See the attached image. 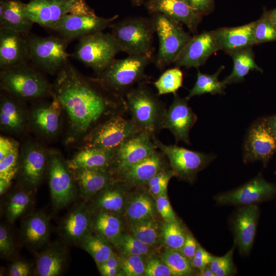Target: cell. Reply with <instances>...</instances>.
I'll return each instance as SVG.
<instances>
[{
    "mask_svg": "<svg viewBox=\"0 0 276 276\" xmlns=\"http://www.w3.org/2000/svg\"><path fill=\"white\" fill-rule=\"evenodd\" d=\"M120 51L111 34L101 31L80 39L72 56L98 75L110 65Z\"/></svg>",
    "mask_w": 276,
    "mask_h": 276,
    "instance_id": "52a82bcc",
    "label": "cell"
},
{
    "mask_svg": "<svg viewBox=\"0 0 276 276\" xmlns=\"http://www.w3.org/2000/svg\"><path fill=\"white\" fill-rule=\"evenodd\" d=\"M148 9L153 13H160L172 20L186 25L194 31L201 18L187 0H148Z\"/></svg>",
    "mask_w": 276,
    "mask_h": 276,
    "instance_id": "cb8c5ba5",
    "label": "cell"
},
{
    "mask_svg": "<svg viewBox=\"0 0 276 276\" xmlns=\"http://www.w3.org/2000/svg\"><path fill=\"white\" fill-rule=\"evenodd\" d=\"M157 149L166 156L174 175L192 181L198 172L213 160V155L193 151L176 145H166L157 136L152 137Z\"/></svg>",
    "mask_w": 276,
    "mask_h": 276,
    "instance_id": "30bf717a",
    "label": "cell"
},
{
    "mask_svg": "<svg viewBox=\"0 0 276 276\" xmlns=\"http://www.w3.org/2000/svg\"><path fill=\"white\" fill-rule=\"evenodd\" d=\"M19 100L9 94L1 96L0 126L6 132H24L29 124V116Z\"/></svg>",
    "mask_w": 276,
    "mask_h": 276,
    "instance_id": "484cf974",
    "label": "cell"
},
{
    "mask_svg": "<svg viewBox=\"0 0 276 276\" xmlns=\"http://www.w3.org/2000/svg\"><path fill=\"white\" fill-rule=\"evenodd\" d=\"M132 3L136 6H140L142 4L144 0H130Z\"/></svg>",
    "mask_w": 276,
    "mask_h": 276,
    "instance_id": "003e7915",
    "label": "cell"
},
{
    "mask_svg": "<svg viewBox=\"0 0 276 276\" xmlns=\"http://www.w3.org/2000/svg\"><path fill=\"white\" fill-rule=\"evenodd\" d=\"M71 171L84 200L92 198L115 179L109 169H80Z\"/></svg>",
    "mask_w": 276,
    "mask_h": 276,
    "instance_id": "4316f807",
    "label": "cell"
},
{
    "mask_svg": "<svg viewBox=\"0 0 276 276\" xmlns=\"http://www.w3.org/2000/svg\"><path fill=\"white\" fill-rule=\"evenodd\" d=\"M276 152V136L266 119L254 123L247 133L244 146L243 160L247 163L261 161L266 166Z\"/></svg>",
    "mask_w": 276,
    "mask_h": 276,
    "instance_id": "9a60e30c",
    "label": "cell"
},
{
    "mask_svg": "<svg viewBox=\"0 0 276 276\" xmlns=\"http://www.w3.org/2000/svg\"><path fill=\"white\" fill-rule=\"evenodd\" d=\"M102 275L103 276H114L119 275L121 268H108L99 269Z\"/></svg>",
    "mask_w": 276,
    "mask_h": 276,
    "instance_id": "6125c7cd",
    "label": "cell"
},
{
    "mask_svg": "<svg viewBox=\"0 0 276 276\" xmlns=\"http://www.w3.org/2000/svg\"><path fill=\"white\" fill-rule=\"evenodd\" d=\"M49 187L52 203L56 209L71 203L76 194V182L67 162L56 151L48 157Z\"/></svg>",
    "mask_w": 276,
    "mask_h": 276,
    "instance_id": "8fae6325",
    "label": "cell"
},
{
    "mask_svg": "<svg viewBox=\"0 0 276 276\" xmlns=\"http://www.w3.org/2000/svg\"><path fill=\"white\" fill-rule=\"evenodd\" d=\"M97 266L99 269L108 268H121L119 257L114 253L106 261Z\"/></svg>",
    "mask_w": 276,
    "mask_h": 276,
    "instance_id": "94428289",
    "label": "cell"
},
{
    "mask_svg": "<svg viewBox=\"0 0 276 276\" xmlns=\"http://www.w3.org/2000/svg\"><path fill=\"white\" fill-rule=\"evenodd\" d=\"M214 257L198 244L196 253L191 260L192 264L195 269L200 272L209 265Z\"/></svg>",
    "mask_w": 276,
    "mask_h": 276,
    "instance_id": "db71d44e",
    "label": "cell"
},
{
    "mask_svg": "<svg viewBox=\"0 0 276 276\" xmlns=\"http://www.w3.org/2000/svg\"><path fill=\"white\" fill-rule=\"evenodd\" d=\"M114 150L94 147H83L67 161L72 170L80 169H109Z\"/></svg>",
    "mask_w": 276,
    "mask_h": 276,
    "instance_id": "d6a6232c",
    "label": "cell"
},
{
    "mask_svg": "<svg viewBox=\"0 0 276 276\" xmlns=\"http://www.w3.org/2000/svg\"><path fill=\"white\" fill-rule=\"evenodd\" d=\"M78 244L91 256L97 266L106 261L113 253L111 244L93 232Z\"/></svg>",
    "mask_w": 276,
    "mask_h": 276,
    "instance_id": "74e56055",
    "label": "cell"
},
{
    "mask_svg": "<svg viewBox=\"0 0 276 276\" xmlns=\"http://www.w3.org/2000/svg\"><path fill=\"white\" fill-rule=\"evenodd\" d=\"M224 68V66H221L213 75L203 74L198 70L196 81L187 97L190 99L194 96L205 94H221L224 93L226 85L223 83L222 81H219L218 80V76Z\"/></svg>",
    "mask_w": 276,
    "mask_h": 276,
    "instance_id": "f35d334b",
    "label": "cell"
},
{
    "mask_svg": "<svg viewBox=\"0 0 276 276\" xmlns=\"http://www.w3.org/2000/svg\"><path fill=\"white\" fill-rule=\"evenodd\" d=\"M198 275L200 276H216L215 273L211 270L209 266H206L202 271L199 272Z\"/></svg>",
    "mask_w": 276,
    "mask_h": 276,
    "instance_id": "03108f58",
    "label": "cell"
},
{
    "mask_svg": "<svg viewBox=\"0 0 276 276\" xmlns=\"http://www.w3.org/2000/svg\"><path fill=\"white\" fill-rule=\"evenodd\" d=\"M14 251V244L8 228L4 224L0 226V254L2 257L9 258Z\"/></svg>",
    "mask_w": 276,
    "mask_h": 276,
    "instance_id": "f5cc1de1",
    "label": "cell"
},
{
    "mask_svg": "<svg viewBox=\"0 0 276 276\" xmlns=\"http://www.w3.org/2000/svg\"><path fill=\"white\" fill-rule=\"evenodd\" d=\"M123 225L119 215L108 212H98L93 215L92 231L113 245L123 234Z\"/></svg>",
    "mask_w": 276,
    "mask_h": 276,
    "instance_id": "e575fe53",
    "label": "cell"
},
{
    "mask_svg": "<svg viewBox=\"0 0 276 276\" xmlns=\"http://www.w3.org/2000/svg\"><path fill=\"white\" fill-rule=\"evenodd\" d=\"M25 5L20 0H1L0 28L30 33L34 22L26 15Z\"/></svg>",
    "mask_w": 276,
    "mask_h": 276,
    "instance_id": "4dcf8cb0",
    "label": "cell"
},
{
    "mask_svg": "<svg viewBox=\"0 0 276 276\" xmlns=\"http://www.w3.org/2000/svg\"><path fill=\"white\" fill-rule=\"evenodd\" d=\"M191 6L200 15L208 13L212 9L213 0H187Z\"/></svg>",
    "mask_w": 276,
    "mask_h": 276,
    "instance_id": "6f0895ef",
    "label": "cell"
},
{
    "mask_svg": "<svg viewBox=\"0 0 276 276\" xmlns=\"http://www.w3.org/2000/svg\"><path fill=\"white\" fill-rule=\"evenodd\" d=\"M174 176L171 169L167 168L162 170L146 184L148 192L154 198L167 194L169 181Z\"/></svg>",
    "mask_w": 276,
    "mask_h": 276,
    "instance_id": "7dc6e473",
    "label": "cell"
},
{
    "mask_svg": "<svg viewBox=\"0 0 276 276\" xmlns=\"http://www.w3.org/2000/svg\"><path fill=\"white\" fill-rule=\"evenodd\" d=\"M255 38L256 44L276 40V25L265 12L261 18L255 21Z\"/></svg>",
    "mask_w": 276,
    "mask_h": 276,
    "instance_id": "c3c4849f",
    "label": "cell"
},
{
    "mask_svg": "<svg viewBox=\"0 0 276 276\" xmlns=\"http://www.w3.org/2000/svg\"><path fill=\"white\" fill-rule=\"evenodd\" d=\"M77 0H30L26 15L34 22L49 30L70 13Z\"/></svg>",
    "mask_w": 276,
    "mask_h": 276,
    "instance_id": "ac0fdd59",
    "label": "cell"
},
{
    "mask_svg": "<svg viewBox=\"0 0 276 276\" xmlns=\"http://www.w3.org/2000/svg\"><path fill=\"white\" fill-rule=\"evenodd\" d=\"M151 135L140 132L124 142L114 152L109 171L116 177L157 150Z\"/></svg>",
    "mask_w": 276,
    "mask_h": 276,
    "instance_id": "4fadbf2b",
    "label": "cell"
},
{
    "mask_svg": "<svg viewBox=\"0 0 276 276\" xmlns=\"http://www.w3.org/2000/svg\"><path fill=\"white\" fill-rule=\"evenodd\" d=\"M21 231L22 238L27 246L31 249H38L44 246L49 240V219L43 213L31 214L24 220Z\"/></svg>",
    "mask_w": 276,
    "mask_h": 276,
    "instance_id": "f546056e",
    "label": "cell"
},
{
    "mask_svg": "<svg viewBox=\"0 0 276 276\" xmlns=\"http://www.w3.org/2000/svg\"><path fill=\"white\" fill-rule=\"evenodd\" d=\"M120 267L127 276L144 275L146 261L144 256L120 254L118 256Z\"/></svg>",
    "mask_w": 276,
    "mask_h": 276,
    "instance_id": "bcb514c9",
    "label": "cell"
},
{
    "mask_svg": "<svg viewBox=\"0 0 276 276\" xmlns=\"http://www.w3.org/2000/svg\"><path fill=\"white\" fill-rule=\"evenodd\" d=\"M65 249L59 245L50 246L38 255L36 273L39 276H57L63 272L66 261Z\"/></svg>",
    "mask_w": 276,
    "mask_h": 276,
    "instance_id": "836d02e7",
    "label": "cell"
},
{
    "mask_svg": "<svg viewBox=\"0 0 276 276\" xmlns=\"http://www.w3.org/2000/svg\"><path fill=\"white\" fill-rule=\"evenodd\" d=\"M169 165L164 153L157 150L148 157L125 171L116 179L120 181L128 188L145 186L158 172L168 168Z\"/></svg>",
    "mask_w": 276,
    "mask_h": 276,
    "instance_id": "603a6c76",
    "label": "cell"
},
{
    "mask_svg": "<svg viewBox=\"0 0 276 276\" xmlns=\"http://www.w3.org/2000/svg\"><path fill=\"white\" fill-rule=\"evenodd\" d=\"M113 246L122 255H129L150 257L153 252V247L150 246L130 234H122Z\"/></svg>",
    "mask_w": 276,
    "mask_h": 276,
    "instance_id": "7bdbcfd3",
    "label": "cell"
},
{
    "mask_svg": "<svg viewBox=\"0 0 276 276\" xmlns=\"http://www.w3.org/2000/svg\"><path fill=\"white\" fill-rule=\"evenodd\" d=\"M266 120L268 126L276 136V116L269 117Z\"/></svg>",
    "mask_w": 276,
    "mask_h": 276,
    "instance_id": "be15d7a7",
    "label": "cell"
},
{
    "mask_svg": "<svg viewBox=\"0 0 276 276\" xmlns=\"http://www.w3.org/2000/svg\"><path fill=\"white\" fill-rule=\"evenodd\" d=\"M259 217V209L256 204L245 205L235 214L232 227L235 241L239 252L247 256L252 246Z\"/></svg>",
    "mask_w": 276,
    "mask_h": 276,
    "instance_id": "ffe728a7",
    "label": "cell"
},
{
    "mask_svg": "<svg viewBox=\"0 0 276 276\" xmlns=\"http://www.w3.org/2000/svg\"><path fill=\"white\" fill-rule=\"evenodd\" d=\"M52 96L65 113L71 140L84 138L104 121L127 112L124 96L108 89L97 77L84 76L69 62L56 74Z\"/></svg>",
    "mask_w": 276,
    "mask_h": 276,
    "instance_id": "6da1fadb",
    "label": "cell"
},
{
    "mask_svg": "<svg viewBox=\"0 0 276 276\" xmlns=\"http://www.w3.org/2000/svg\"><path fill=\"white\" fill-rule=\"evenodd\" d=\"M276 195V187L259 175L243 186L214 198L221 205H247L269 200Z\"/></svg>",
    "mask_w": 276,
    "mask_h": 276,
    "instance_id": "5bb4252c",
    "label": "cell"
},
{
    "mask_svg": "<svg viewBox=\"0 0 276 276\" xmlns=\"http://www.w3.org/2000/svg\"><path fill=\"white\" fill-rule=\"evenodd\" d=\"M19 169L21 178L28 188L34 189L41 182L45 172L47 157L43 148L29 141L22 146Z\"/></svg>",
    "mask_w": 276,
    "mask_h": 276,
    "instance_id": "d6986e66",
    "label": "cell"
},
{
    "mask_svg": "<svg viewBox=\"0 0 276 276\" xmlns=\"http://www.w3.org/2000/svg\"><path fill=\"white\" fill-rule=\"evenodd\" d=\"M219 50L214 31L203 32L190 38L174 63L178 67L198 68Z\"/></svg>",
    "mask_w": 276,
    "mask_h": 276,
    "instance_id": "e0dca14e",
    "label": "cell"
},
{
    "mask_svg": "<svg viewBox=\"0 0 276 276\" xmlns=\"http://www.w3.org/2000/svg\"><path fill=\"white\" fill-rule=\"evenodd\" d=\"M127 188L122 182L115 179L94 197L91 207L89 206L92 213L108 212L119 215L124 214Z\"/></svg>",
    "mask_w": 276,
    "mask_h": 276,
    "instance_id": "83f0119b",
    "label": "cell"
},
{
    "mask_svg": "<svg viewBox=\"0 0 276 276\" xmlns=\"http://www.w3.org/2000/svg\"><path fill=\"white\" fill-rule=\"evenodd\" d=\"M110 28L120 51L128 55H152L155 32L152 19L129 17L113 22Z\"/></svg>",
    "mask_w": 276,
    "mask_h": 276,
    "instance_id": "5b68a950",
    "label": "cell"
},
{
    "mask_svg": "<svg viewBox=\"0 0 276 276\" xmlns=\"http://www.w3.org/2000/svg\"><path fill=\"white\" fill-rule=\"evenodd\" d=\"M151 59L152 55L144 54L115 59L97 78L108 89L124 97L135 85L149 82L145 70Z\"/></svg>",
    "mask_w": 276,
    "mask_h": 276,
    "instance_id": "277c9868",
    "label": "cell"
},
{
    "mask_svg": "<svg viewBox=\"0 0 276 276\" xmlns=\"http://www.w3.org/2000/svg\"><path fill=\"white\" fill-rule=\"evenodd\" d=\"M1 89L19 100L52 96V85L43 72L27 62L1 70Z\"/></svg>",
    "mask_w": 276,
    "mask_h": 276,
    "instance_id": "3957f363",
    "label": "cell"
},
{
    "mask_svg": "<svg viewBox=\"0 0 276 276\" xmlns=\"http://www.w3.org/2000/svg\"><path fill=\"white\" fill-rule=\"evenodd\" d=\"M255 21L241 26L221 28L214 31L220 50L227 53L256 44Z\"/></svg>",
    "mask_w": 276,
    "mask_h": 276,
    "instance_id": "f1b7e54d",
    "label": "cell"
},
{
    "mask_svg": "<svg viewBox=\"0 0 276 276\" xmlns=\"http://www.w3.org/2000/svg\"><path fill=\"white\" fill-rule=\"evenodd\" d=\"M127 197L125 215L129 224L155 217L158 213L155 198L144 186Z\"/></svg>",
    "mask_w": 276,
    "mask_h": 276,
    "instance_id": "1f68e13d",
    "label": "cell"
},
{
    "mask_svg": "<svg viewBox=\"0 0 276 276\" xmlns=\"http://www.w3.org/2000/svg\"><path fill=\"white\" fill-rule=\"evenodd\" d=\"M162 223L155 217L129 224L130 234L144 243L155 247L160 241Z\"/></svg>",
    "mask_w": 276,
    "mask_h": 276,
    "instance_id": "8d00e7d4",
    "label": "cell"
},
{
    "mask_svg": "<svg viewBox=\"0 0 276 276\" xmlns=\"http://www.w3.org/2000/svg\"><path fill=\"white\" fill-rule=\"evenodd\" d=\"M234 247L222 257H214L208 265L216 276L232 275L236 272L233 260Z\"/></svg>",
    "mask_w": 276,
    "mask_h": 276,
    "instance_id": "681fc988",
    "label": "cell"
},
{
    "mask_svg": "<svg viewBox=\"0 0 276 276\" xmlns=\"http://www.w3.org/2000/svg\"><path fill=\"white\" fill-rule=\"evenodd\" d=\"M93 213L89 207L82 203L72 210L61 226L63 238L71 243H79L92 231Z\"/></svg>",
    "mask_w": 276,
    "mask_h": 276,
    "instance_id": "d4e9b609",
    "label": "cell"
},
{
    "mask_svg": "<svg viewBox=\"0 0 276 276\" xmlns=\"http://www.w3.org/2000/svg\"><path fill=\"white\" fill-rule=\"evenodd\" d=\"M187 233L178 220L164 221L161 231L162 242L167 248L179 251L183 245Z\"/></svg>",
    "mask_w": 276,
    "mask_h": 276,
    "instance_id": "b9f144b4",
    "label": "cell"
},
{
    "mask_svg": "<svg viewBox=\"0 0 276 276\" xmlns=\"http://www.w3.org/2000/svg\"><path fill=\"white\" fill-rule=\"evenodd\" d=\"M198 246V244L193 236L191 233H187L183 245L179 251L191 261L196 253Z\"/></svg>",
    "mask_w": 276,
    "mask_h": 276,
    "instance_id": "9f6ffc18",
    "label": "cell"
},
{
    "mask_svg": "<svg viewBox=\"0 0 276 276\" xmlns=\"http://www.w3.org/2000/svg\"><path fill=\"white\" fill-rule=\"evenodd\" d=\"M68 14L78 15H94V10L86 3L85 0H77Z\"/></svg>",
    "mask_w": 276,
    "mask_h": 276,
    "instance_id": "91938a15",
    "label": "cell"
},
{
    "mask_svg": "<svg viewBox=\"0 0 276 276\" xmlns=\"http://www.w3.org/2000/svg\"><path fill=\"white\" fill-rule=\"evenodd\" d=\"M27 37L30 61L43 73L57 74L69 62L66 40L55 34L41 37L30 33Z\"/></svg>",
    "mask_w": 276,
    "mask_h": 276,
    "instance_id": "8992f818",
    "label": "cell"
},
{
    "mask_svg": "<svg viewBox=\"0 0 276 276\" xmlns=\"http://www.w3.org/2000/svg\"><path fill=\"white\" fill-rule=\"evenodd\" d=\"M32 201L31 192L21 190L13 193L6 203L5 215L9 223H14L28 209Z\"/></svg>",
    "mask_w": 276,
    "mask_h": 276,
    "instance_id": "60d3db41",
    "label": "cell"
},
{
    "mask_svg": "<svg viewBox=\"0 0 276 276\" xmlns=\"http://www.w3.org/2000/svg\"><path fill=\"white\" fill-rule=\"evenodd\" d=\"M173 94V102L165 113L163 128L172 133L176 143L181 141L190 144L189 132L197 117L188 105L189 98H181L176 93Z\"/></svg>",
    "mask_w": 276,
    "mask_h": 276,
    "instance_id": "2e32d148",
    "label": "cell"
},
{
    "mask_svg": "<svg viewBox=\"0 0 276 276\" xmlns=\"http://www.w3.org/2000/svg\"><path fill=\"white\" fill-rule=\"evenodd\" d=\"M19 145L0 160V180L11 184L19 169Z\"/></svg>",
    "mask_w": 276,
    "mask_h": 276,
    "instance_id": "f6af8a7d",
    "label": "cell"
},
{
    "mask_svg": "<svg viewBox=\"0 0 276 276\" xmlns=\"http://www.w3.org/2000/svg\"><path fill=\"white\" fill-rule=\"evenodd\" d=\"M18 143L13 139L5 136L0 137V160L8 155Z\"/></svg>",
    "mask_w": 276,
    "mask_h": 276,
    "instance_id": "680465c9",
    "label": "cell"
},
{
    "mask_svg": "<svg viewBox=\"0 0 276 276\" xmlns=\"http://www.w3.org/2000/svg\"><path fill=\"white\" fill-rule=\"evenodd\" d=\"M154 14L152 20L159 39L155 65L162 70L174 63L191 37L185 31L180 23L162 13Z\"/></svg>",
    "mask_w": 276,
    "mask_h": 276,
    "instance_id": "ba28073f",
    "label": "cell"
},
{
    "mask_svg": "<svg viewBox=\"0 0 276 276\" xmlns=\"http://www.w3.org/2000/svg\"><path fill=\"white\" fill-rule=\"evenodd\" d=\"M62 110L53 97L52 102L39 103L32 107L29 115V124L40 136L52 138L59 133L61 127Z\"/></svg>",
    "mask_w": 276,
    "mask_h": 276,
    "instance_id": "7402d4cb",
    "label": "cell"
},
{
    "mask_svg": "<svg viewBox=\"0 0 276 276\" xmlns=\"http://www.w3.org/2000/svg\"><path fill=\"white\" fill-rule=\"evenodd\" d=\"M30 265L23 261H14L9 266L8 274L10 276H28L31 275Z\"/></svg>",
    "mask_w": 276,
    "mask_h": 276,
    "instance_id": "11a10c76",
    "label": "cell"
},
{
    "mask_svg": "<svg viewBox=\"0 0 276 276\" xmlns=\"http://www.w3.org/2000/svg\"><path fill=\"white\" fill-rule=\"evenodd\" d=\"M159 258L170 268L173 276L191 275L194 272L191 261L179 250L167 248Z\"/></svg>",
    "mask_w": 276,
    "mask_h": 276,
    "instance_id": "ab89813d",
    "label": "cell"
},
{
    "mask_svg": "<svg viewBox=\"0 0 276 276\" xmlns=\"http://www.w3.org/2000/svg\"><path fill=\"white\" fill-rule=\"evenodd\" d=\"M116 15L110 18L94 15L67 14L49 30L69 42L103 31L114 22Z\"/></svg>",
    "mask_w": 276,
    "mask_h": 276,
    "instance_id": "7c38bea8",
    "label": "cell"
},
{
    "mask_svg": "<svg viewBox=\"0 0 276 276\" xmlns=\"http://www.w3.org/2000/svg\"><path fill=\"white\" fill-rule=\"evenodd\" d=\"M123 116H112L96 127L83 138V147L115 150L128 139L141 132L131 119H125Z\"/></svg>",
    "mask_w": 276,
    "mask_h": 276,
    "instance_id": "9c48e42d",
    "label": "cell"
},
{
    "mask_svg": "<svg viewBox=\"0 0 276 276\" xmlns=\"http://www.w3.org/2000/svg\"><path fill=\"white\" fill-rule=\"evenodd\" d=\"M147 85H136L125 95L127 112L141 132L157 136L163 128L167 108L165 103Z\"/></svg>",
    "mask_w": 276,
    "mask_h": 276,
    "instance_id": "7a4b0ae2",
    "label": "cell"
},
{
    "mask_svg": "<svg viewBox=\"0 0 276 276\" xmlns=\"http://www.w3.org/2000/svg\"><path fill=\"white\" fill-rule=\"evenodd\" d=\"M264 12L268 18L276 25V8L270 11H265Z\"/></svg>",
    "mask_w": 276,
    "mask_h": 276,
    "instance_id": "e7e4bbea",
    "label": "cell"
},
{
    "mask_svg": "<svg viewBox=\"0 0 276 276\" xmlns=\"http://www.w3.org/2000/svg\"><path fill=\"white\" fill-rule=\"evenodd\" d=\"M144 275L173 276L170 268L159 258L152 257L146 261Z\"/></svg>",
    "mask_w": 276,
    "mask_h": 276,
    "instance_id": "f907efd6",
    "label": "cell"
},
{
    "mask_svg": "<svg viewBox=\"0 0 276 276\" xmlns=\"http://www.w3.org/2000/svg\"><path fill=\"white\" fill-rule=\"evenodd\" d=\"M154 198L157 212L164 221L171 222L178 220L169 201L167 194Z\"/></svg>",
    "mask_w": 276,
    "mask_h": 276,
    "instance_id": "816d5d0a",
    "label": "cell"
},
{
    "mask_svg": "<svg viewBox=\"0 0 276 276\" xmlns=\"http://www.w3.org/2000/svg\"><path fill=\"white\" fill-rule=\"evenodd\" d=\"M29 62L27 35L11 29L0 28L1 69Z\"/></svg>",
    "mask_w": 276,
    "mask_h": 276,
    "instance_id": "44dd1931",
    "label": "cell"
},
{
    "mask_svg": "<svg viewBox=\"0 0 276 276\" xmlns=\"http://www.w3.org/2000/svg\"><path fill=\"white\" fill-rule=\"evenodd\" d=\"M228 53L232 57L234 65L231 74L222 80L225 85L242 81L250 71L257 70L263 72V70L255 62L251 47L235 50Z\"/></svg>",
    "mask_w": 276,
    "mask_h": 276,
    "instance_id": "d590c367",
    "label": "cell"
},
{
    "mask_svg": "<svg viewBox=\"0 0 276 276\" xmlns=\"http://www.w3.org/2000/svg\"><path fill=\"white\" fill-rule=\"evenodd\" d=\"M183 73L178 67L164 72L153 83L158 95L174 94L182 85Z\"/></svg>",
    "mask_w": 276,
    "mask_h": 276,
    "instance_id": "ee69618b",
    "label": "cell"
}]
</instances>
